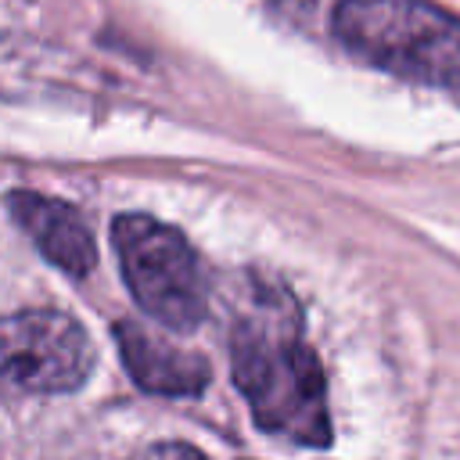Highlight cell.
Listing matches in <instances>:
<instances>
[{"label":"cell","mask_w":460,"mask_h":460,"mask_svg":"<svg viewBox=\"0 0 460 460\" xmlns=\"http://www.w3.org/2000/svg\"><path fill=\"white\" fill-rule=\"evenodd\" d=\"M111 244L137 305L172 331H190L205 316V280L194 248L176 226L151 216H119Z\"/></svg>","instance_id":"cell-3"},{"label":"cell","mask_w":460,"mask_h":460,"mask_svg":"<svg viewBox=\"0 0 460 460\" xmlns=\"http://www.w3.org/2000/svg\"><path fill=\"white\" fill-rule=\"evenodd\" d=\"M129 460H205L194 446H183V442H158V446H147L140 449L137 456Z\"/></svg>","instance_id":"cell-7"},{"label":"cell","mask_w":460,"mask_h":460,"mask_svg":"<svg viewBox=\"0 0 460 460\" xmlns=\"http://www.w3.org/2000/svg\"><path fill=\"white\" fill-rule=\"evenodd\" d=\"M115 341L129 377L155 395H198L208 385V363L198 352L176 349L172 341L144 331L133 320L115 323Z\"/></svg>","instance_id":"cell-6"},{"label":"cell","mask_w":460,"mask_h":460,"mask_svg":"<svg viewBox=\"0 0 460 460\" xmlns=\"http://www.w3.org/2000/svg\"><path fill=\"white\" fill-rule=\"evenodd\" d=\"M334 36L370 65L460 90V18L424 0H338Z\"/></svg>","instance_id":"cell-2"},{"label":"cell","mask_w":460,"mask_h":460,"mask_svg":"<svg viewBox=\"0 0 460 460\" xmlns=\"http://www.w3.org/2000/svg\"><path fill=\"white\" fill-rule=\"evenodd\" d=\"M226 349L234 385L252 406L259 428L298 446L331 442L323 370L305 345L302 313L280 284L252 277L230 320Z\"/></svg>","instance_id":"cell-1"},{"label":"cell","mask_w":460,"mask_h":460,"mask_svg":"<svg viewBox=\"0 0 460 460\" xmlns=\"http://www.w3.org/2000/svg\"><path fill=\"white\" fill-rule=\"evenodd\" d=\"M93 370V345L79 320L58 309L0 316V385L25 395L75 392Z\"/></svg>","instance_id":"cell-4"},{"label":"cell","mask_w":460,"mask_h":460,"mask_svg":"<svg viewBox=\"0 0 460 460\" xmlns=\"http://www.w3.org/2000/svg\"><path fill=\"white\" fill-rule=\"evenodd\" d=\"M11 216L22 223V230L32 237V244L68 277H86L97 262V248L90 237V226L83 216L54 198H43L36 190H14L7 198Z\"/></svg>","instance_id":"cell-5"}]
</instances>
